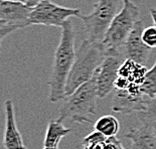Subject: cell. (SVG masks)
<instances>
[{"label": "cell", "mask_w": 156, "mask_h": 149, "mask_svg": "<svg viewBox=\"0 0 156 149\" xmlns=\"http://www.w3.org/2000/svg\"><path fill=\"white\" fill-rule=\"evenodd\" d=\"M75 37L74 26L72 21L68 19L62 25L61 37L55 51L51 78L48 82L49 87L48 100L51 103H58L66 97L67 82L77 55Z\"/></svg>", "instance_id": "cell-1"}, {"label": "cell", "mask_w": 156, "mask_h": 149, "mask_svg": "<svg viewBox=\"0 0 156 149\" xmlns=\"http://www.w3.org/2000/svg\"><path fill=\"white\" fill-rule=\"evenodd\" d=\"M107 51L103 41H90L85 39L82 42L69 73L66 87V96L71 95L80 86L94 77L107 55Z\"/></svg>", "instance_id": "cell-2"}, {"label": "cell", "mask_w": 156, "mask_h": 149, "mask_svg": "<svg viewBox=\"0 0 156 149\" xmlns=\"http://www.w3.org/2000/svg\"><path fill=\"white\" fill-rule=\"evenodd\" d=\"M97 86L95 77L76 90L71 95L66 96L59 109L58 120L62 122L66 119L83 123H92L90 116L96 114L97 109Z\"/></svg>", "instance_id": "cell-3"}, {"label": "cell", "mask_w": 156, "mask_h": 149, "mask_svg": "<svg viewBox=\"0 0 156 149\" xmlns=\"http://www.w3.org/2000/svg\"><path fill=\"white\" fill-rule=\"evenodd\" d=\"M121 1L99 0L90 14L80 16L79 18H81L84 23L86 39L90 41H103L113 19L120 11L119 8L121 6Z\"/></svg>", "instance_id": "cell-4"}, {"label": "cell", "mask_w": 156, "mask_h": 149, "mask_svg": "<svg viewBox=\"0 0 156 149\" xmlns=\"http://www.w3.org/2000/svg\"><path fill=\"white\" fill-rule=\"evenodd\" d=\"M138 20L139 8L131 0H123L122 8L113 19L103 44L108 49L123 51V46Z\"/></svg>", "instance_id": "cell-5"}, {"label": "cell", "mask_w": 156, "mask_h": 149, "mask_svg": "<svg viewBox=\"0 0 156 149\" xmlns=\"http://www.w3.org/2000/svg\"><path fill=\"white\" fill-rule=\"evenodd\" d=\"M81 9L69 8L55 4L49 0H44L37 5L32 7L29 14L30 25H45V26H61L69 17H80Z\"/></svg>", "instance_id": "cell-6"}, {"label": "cell", "mask_w": 156, "mask_h": 149, "mask_svg": "<svg viewBox=\"0 0 156 149\" xmlns=\"http://www.w3.org/2000/svg\"><path fill=\"white\" fill-rule=\"evenodd\" d=\"M125 59L122 51H107V55L94 76L98 97L100 99L106 98L115 90V82L119 76V69Z\"/></svg>", "instance_id": "cell-7"}, {"label": "cell", "mask_w": 156, "mask_h": 149, "mask_svg": "<svg viewBox=\"0 0 156 149\" xmlns=\"http://www.w3.org/2000/svg\"><path fill=\"white\" fill-rule=\"evenodd\" d=\"M32 7L26 3L14 1L0 2V39L17 29L30 25L29 14Z\"/></svg>", "instance_id": "cell-8"}, {"label": "cell", "mask_w": 156, "mask_h": 149, "mask_svg": "<svg viewBox=\"0 0 156 149\" xmlns=\"http://www.w3.org/2000/svg\"><path fill=\"white\" fill-rule=\"evenodd\" d=\"M143 29V22L138 20L123 46V54L126 59H131L142 66H146L150 57L151 48H148L142 39Z\"/></svg>", "instance_id": "cell-9"}, {"label": "cell", "mask_w": 156, "mask_h": 149, "mask_svg": "<svg viewBox=\"0 0 156 149\" xmlns=\"http://www.w3.org/2000/svg\"><path fill=\"white\" fill-rule=\"evenodd\" d=\"M148 97L142 93L135 94L127 89L125 90H114V98L112 101V110L123 114H129L132 112L143 111L146 107Z\"/></svg>", "instance_id": "cell-10"}, {"label": "cell", "mask_w": 156, "mask_h": 149, "mask_svg": "<svg viewBox=\"0 0 156 149\" xmlns=\"http://www.w3.org/2000/svg\"><path fill=\"white\" fill-rule=\"evenodd\" d=\"M5 130L3 137V146L5 149H22L24 148L23 139L18 131L15 122L14 107L11 100H6L5 104Z\"/></svg>", "instance_id": "cell-11"}, {"label": "cell", "mask_w": 156, "mask_h": 149, "mask_svg": "<svg viewBox=\"0 0 156 149\" xmlns=\"http://www.w3.org/2000/svg\"><path fill=\"white\" fill-rule=\"evenodd\" d=\"M125 138L132 143V149H156V127L142 124L140 127L131 128Z\"/></svg>", "instance_id": "cell-12"}, {"label": "cell", "mask_w": 156, "mask_h": 149, "mask_svg": "<svg viewBox=\"0 0 156 149\" xmlns=\"http://www.w3.org/2000/svg\"><path fill=\"white\" fill-rule=\"evenodd\" d=\"M69 128H66L61 121L51 120L48 124L46 133L44 136V146L45 147H58L59 142L62 138L71 132Z\"/></svg>", "instance_id": "cell-13"}, {"label": "cell", "mask_w": 156, "mask_h": 149, "mask_svg": "<svg viewBox=\"0 0 156 149\" xmlns=\"http://www.w3.org/2000/svg\"><path fill=\"white\" fill-rule=\"evenodd\" d=\"M95 130L100 131L105 136L112 137L116 136L120 130V123L118 119L113 115L102 116L94 123Z\"/></svg>", "instance_id": "cell-14"}, {"label": "cell", "mask_w": 156, "mask_h": 149, "mask_svg": "<svg viewBox=\"0 0 156 149\" xmlns=\"http://www.w3.org/2000/svg\"><path fill=\"white\" fill-rule=\"evenodd\" d=\"M141 93L148 98H153L156 95V62L154 66L149 71H147L140 87Z\"/></svg>", "instance_id": "cell-15"}, {"label": "cell", "mask_w": 156, "mask_h": 149, "mask_svg": "<svg viewBox=\"0 0 156 149\" xmlns=\"http://www.w3.org/2000/svg\"><path fill=\"white\" fill-rule=\"evenodd\" d=\"M138 114L139 119L143 124L152 125L156 127V95L153 98H148L145 109L139 112Z\"/></svg>", "instance_id": "cell-16"}, {"label": "cell", "mask_w": 156, "mask_h": 149, "mask_svg": "<svg viewBox=\"0 0 156 149\" xmlns=\"http://www.w3.org/2000/svg\"><path fill=\"white\" fill-rule=\"evenodd\" d=\"M142 39L148 48H156V25L145 27L142 32Z\"/></svg>", "instance_id": "cell-17"}, {"label": "cell", "mask_w": 156, "mask_h": 149, "mask_svg": "<svg viewBox=\"0 0 156 149\" xmlns=\"http://www.w3.org/2000/svg\"><path fill=\"white\" fill-rule=\"evenodd\" d=\"M107 138L108 137L105 136L100 131L95 130L94 132H92V133H90L86 137H84V139L82 140V144L84 146H90V145L97 143H105Z\"/></svg>", "instance_id": "cell-18"}, {"label": "cell", "mask_w": 156, "mask_h": 149, "mask_svg": "<svg viewBox=\"0 0 156 149\" xmlns=\"http://www.w3.org/2000/svg\"><path fill=\"white\" fill-rule=\"evenodd\" d=\"M104 149H125L124 146L122 145L121 141L116 137H108L107 140L104 143Z\"/></svg>", "instance_id": "cell-19"}, {"label": "cell", "mask_w": 156, "mask_h": 149, "mask_svg": "<svg viewBox=\"0 0 156 149\" xmlns=\"http://www.w3.org/2000/svg\"><path fill=\"white\" fill-rule=\"evenodd\" d=\"M89 149H104V143H97V144H93L87 146Z\"/></svg>", "instance_id": "cell-20"}, {"label": "cell", "mask_w": 156, "mask_h": 149, "mask_svg": "<svg viewBox=\"0 0 156 149\" xmlns=\"http://www.w3.org/2000/svg\"><path fill=\"white\" fill-rule=\"evenodd\" d=\"M41 1H44V0H28L27 1V4L29 6H31V7H34V6L35 5H37L39 2H41Z\"/></svg>", "instance_id": "cell-21"}, {"label": "cell", "mask_w": 156, "mask_h": 149, "mask_svg": "<svg viewBox=\"0 0 156 149\" xmlns=\"http://www.w3.org/2000/svg\"><path fill=\"white\" fill-rule=\"evenodd\" d=\"M150 14H151L152 19H153L154 25H156V8L155 9H153V8L150 9Z\"/></svg>", "instance_id": "cell-22"}, {"label": "cell", "mask_w": 156, "mask_h": 149, "mask_svg": "<svg viewBox=\"0 0 156 149\" xmlns=\"http://www.w3.org/2000/svg\"><path fill=\"white\" fill-rule=\"evenodd\" d=\"M1 1H14V2H22V3H26L27 4L28 0H1Z\"/></svg>", "instance_id": "cell-23"}, {"label": "cell", "mask_w": 156, "mask_h": 149, "mask_svg": "<svg viewBox=\"0 0 156 149\" xmlns=\"http://www.w3.org/2000/svg\"><path fill=\"white\" fill-rule=\"evenodd\" d=\"M44 149H58V147H44Z\"/></svg>", "instance_id": "cell-24"}, {"label": "cell", "mask_w": 156, "mask_h": 149, "mask_svg": "<svg viewBox=\"0 0 156 149\" xmlns=\"http://www.w3.org/2000/svg\"><path fill=\"white\" fill-rule=\"evenodd\" d=\"M84 149H89V148H88L87 146H85V147H84Z\"/></svg>", "instance_id": "cell-25"}, {"label": "cell", "mask_w": 156, "mask_h": 149, "mask_svg": "<svg viewBox=\"0 0 156 149\" xmlns=\"http://www.w3.org/2000/svg\"><path fill=\"white\" fill-rule=\"evenodd\" d=\"M22 149H26V148H25V147H24V148H22Z\"/></svg>", "instance_id": "cell-26"}]
</instances>
